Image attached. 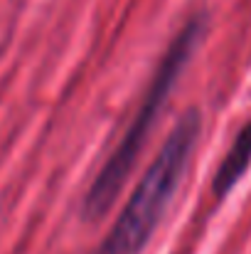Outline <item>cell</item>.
<instances>
[{
    "mask_svg": "<svg viewBox=\"0 0 251 254\" xmlns=\"http://www.w3.org/2000/svg\"><path fill=\"white\" fill-rule=\"evenodd\" d=\"M207 27H209L207 12H197L182 25V30L170 42V47L165 50V55H163V60H160V64H158V69L151 79V86H148L128 131L123 133V138L113 148V153L106 158V163L101 166L99 175L94 178V183L89 185V190L84 195V222H99L113 207L116 197L121 195L128 175L133 173V166L138 163V158L146 148V141H148L165 101L170 99L177 79L182 77V69L187 67V62L195 57L197 47L202 45Z\"/></svg>",
    "mask_w": 251,
    "mask_h": 254,
    "instance_id": "obj_1",
    "label": "cell"
},
{
    "mask_svg": "<svg viewBox=\"0 0 251 254\" xmlns=\"http://www.w3.org/2000/svg\"><path fill=\"white\" fill-rule=\"evenodd\" d=\"M200 133H202V114L197 109H187L175 124L172 133L165 138V143L160 146L151 168L136 185L133 195L123 205L121 215L116 217L113 227L103 237L96 254L143 252L155 227L165 217L172 197L177 195V188L195 156Z\"/></svg>",
    "mask_w": 251,
    "mask_h": 254,
    "instance_id": "obj_2",
    "label": "cell"
},
{
    "mask_svg": "<svg viewBox=\"0 0 251 254\" xmlns=\"http://www.w3.org/2000/svg\"><path fill=\"white\" fill-rule=\"evenodd\" d=\"M249 166H251V121L247 126H242V131L237 133L229 153L219 163V168L214 173V180H212V195L217 200H224L232 192V188L244 178Z\"/></svg>",
    "mask_w": 251,
    "mask_h": 254,
    "instance_id": "obj_3",
    "label": "cell"
}]
</instances>
